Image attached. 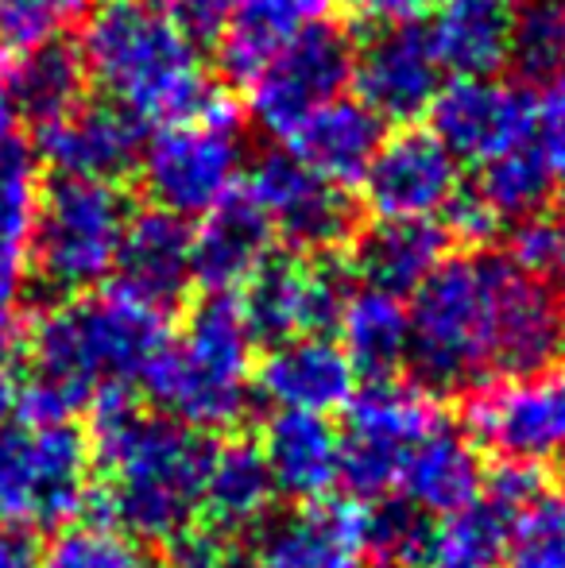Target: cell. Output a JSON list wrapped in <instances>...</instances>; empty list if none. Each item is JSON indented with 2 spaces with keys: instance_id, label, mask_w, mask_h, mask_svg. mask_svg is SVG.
<instances>
[{
  "instance_id": "6da1fadb",
  "label": "cell",
  "mask_w": 565,
  "mask_h": 568,
  "mask_svg": "<svg viewBox=\"0 0 565 568\" xmlns=\"http://www.w3.org/2000/svg\"><path fill=\"white\" fill-rule=\"evenodd\" d=\"M407 364L430 395L519 379L565 356V310L554 286L507 255L442 260L415 291Z\"/></svg>"
},
{
  "instance_id": "7a4b0ae2",
  "label": "cell",
  "mask_w": 565,
  "mask_h": 568,
  "mask_svg": "<svg viewBox=\"0 0 565 568\" xmlns=\"http://www.w3.org/2000/svg\"><path fill=\"white\" fill-rule=\"evenodd\" d=\"M171 341L167 310L113 291L51 306L31 325V379L16 390L28 426L70 422L101 390H129Z\"/></svg>"
},
{
  "instance_id": "3957f363",
  "label": "cell",
  "mask_w": 565,
  "mask_h": 568,
  "mask_svg": "<svg viewBox=\"0 0 565 568\" xmlns=\"http://www.w3.org/2000/svg\"><path fill=\"white\" fill-rule=\"evenodd\" d=\"M90 410V449L101 468L98 507L117 530L137 541H167L194 523L213 442L163 414H143L129 390H101Z\"/></svg>"
},
{
  "instance_id": "277c9868",
  "label": "cell",
  "mask_w": 565,
  "mask_h": 568,
  "mask_svg": "<svg viewBox=\"0 0 565 568\" xmlns=\"http://www.w3.org/2000/svg\"><path fill=\"white\" fill-rule=\"evenodd\" d=\"M78 54L85 74L132 120L179 124L198 113L205 93L198 36L151 8L148 0H101L90 8Z\"/></svg>"
},
{
  "instance_id": "5b68a950",
  "label": "cell",
  "mask_w": 565,
  "mask_h": 568,
  "mask_svg": "<svg viewBox=\"0 0 565 568\" xmlns=\"http://www.w3.org/2000/svg\"><path fill=\"white\" fill-rule=\"evenodd\" d=\"M252 329L241 302L210 294L143 375L163 418L194 434H225L252 406Z\"/></svg>"
},
{
  "instance_id": "8992f818",
  "label": "cell",
  "mask_w": 565,
  "mask_h": 568,
  "mask_svg": "<svg viewBox=\"0 0 565 568\" xmlns=\"http://www.w3.org/2000/svg\"><path fill=\"white\" fill-rule=\"evenodd\" d=\"M129 197L117 182L54 179L39 197L31 267L59 294H85L117 271L129 229Z\"/></svg>"
},
{
  "instance_id": "52a82bcc",
  "label": "cell",
  "mask_w": 565,
  "mask_h": 568,
  "mask_svg": "<svg viewBox=\"0 0 565 568\" xmlns=\"http://www.w3.org/2000/svg\"><path fill=\"white\" fill-rule=\"evenodd\" d=\"M90 437L70 422L0 429V530H54L90 507Z\"/></svg>"
},
{
  "instance_id": "ba28073f",
  "label": "cell",
  "mask_w": 565,
  "mask_h": 568,
  "mask_svg": "<svg viewBox=\"0 0 565 568\" xmlns=\"http://www.w3.org/2000/svg\"><path fill=\"white\" fill-rule=\"evenodd\" d=\"M241 174V128L179 120L159 128L140 151V179L151 205L182 221L205 217L236 197Z\"/></svg>"
},
{
  "instance_id": "9c48e42d",
  "label": "cell",
  "mask_w": 565,
  "mask_h": 568,
  "mask_svg": "<svg viewBox=\"0 0 565 568\" xmlns=\"http://www.w3.org/2000/svg\"><path fill=\"white\" fill-rule=\"evenodd\" d=\"M442 418L434 395L400 379H376L349 398L341 434V479L356 499H387L400 487L403 460Z\"/></svg>"
},
{
  "instance_id": "30bf717a",
  "label": "cell",
  "mask_w": 565,
  "mask_h": 568,
  "mask_svg": "<svg viewBox=\"0 0 565 568\" xmlns=\"http://www.w3.org/2000/svg\"><path fill=\"white\" fill-rule=\"evenodd\" d=\"M353 39L333 23H317L286 39L244 85L252 120L286 140L310 113L345 93V85L353 82Z\"/></svg>"
},
{
  "instance_id": "8fae6325",
  "label": "cell",
  "mask_w": 565,
  "mask_h": 568,
  "mask_svg": "<svg viewBox=\"0 0 565 568\" xmlns=\"http://www.w3.org/2000/svg\"><path fill=\"white\" fill-rule=\"evenodd\" d=\"M468 429L500 460H565V356L519 379L488 383L468 403Z\"/></svg>"
},
{
  "instance_id": "7c38bea8",
  "label": "cell",
  "mask_w": 565,
  "mask_h": 568,
  "mask_svg": "<svg viewBox=\"0 0 565 568\" xmlns=\"http://www.w3.org/2000/svg\"><path fill=\"white\" fill-rule=\"evenodd\" d=\"M244 197L294 252L322 255L353 236V205L345 190L302 166L291 151H268L244 179Z\"/></svg>"
},
{
  "instance_id": "4fadbf2b",
  "label": "cell",
  "mask_w": 565,
  "mask_h": 568,
  "mask_svg": "<svg viewBox=\"0 0 565 568\" xmlns=\"http://www.w3.org/2000/svg\"><path fill=\"white\" fill-rule=\"evenodd\" d=\"M457 159L430 128L384 135L361 179L364 205L376 221H430L461 190Z\"/></svg>"
},
{
  "instance_id": "5bb4252c",
  "label": "cell",
  "mask_w": 565,
  "mask_h": 568,
  "mask_svg": "<svg viewBox=\"0 0 565 568\" xmlns=\"http://www.w3.org/2000/svg\"><path fill=\"white\" fill-rule=\"evenodd\" d=\"M430 132L457 163L484 166L531 143L535 101L500 78H453L430 105Z\"/></svg>"
},
{
  "instance_id": "9a60e30c",
  "label": "cell",
  "mask_w": 565,
  "mask_h": 568,
  "mask_svg": "<svg viewBox=\"0 0 565 568\" xmlns=\"http://www.w3.org/2000/svg\"><path fill=\"white\" fill-rule=\"evenodd\" d=\"M364 557L369 507L356 499H314L252 530L249 568H361Z\"/></svg>"
},
{
  "instance_id": "2e32d148",
  "label": "cell",
  "mask_w": 565,
  "mask_h": 568,
  "mask_svg": "<svg viewBox=\"0 0 565 568\" xmlns=\"http://www.w3.org/2000/svg\"><path fill=\"white\" fill-rule=\"evenodd\" d=\"M442 62L430 47L426 28L411 23H384L353 59V82L361 101L380 120L426 116L434 98L442 93Z\"/></svg>"
},
{
  "instance_id": "e0dca14e",
  "label": "cell",
  "mask_w": 565,
  "mask_h": 568,
  "mask_svg": "<svg viewBox=\"0 0 565 568\" xmlns=\"http://www.w3.org/2000/svg\"><path fill=\"white\" fill-rule=\"evenodd\" d=\"M244 317L252 337L291 341L337 325L345 302V278L337 267L317 260H272L249 286H244Z\"/></svg>"
},
{
  "instance_id": "ac0fdd59",
  "label": "cell",
  "mask_w": 565,
  "mask_h": 568,
  "mask_svg": "<svg viewBox=\"0 0 565 568\" xmlns=\"http://www.w3.org/2000/svg\"><path fill=\"white\" fill-rule=\"evenodd\" d=\"M256 387L275 410L294 414H333L356 395V367L349 364L337 341L291 337L280 341L256 367Z\"/></svg>"
},
{
  "instance_id": "d6986e66",
  "label": "cell",
  "mask_w": 565,
  "mask_h": 568,
  "mask_svg": "<svg viewBox=\"0 0 565 568\" xmlns=\"http://www.w3.org/2000/svg\"><path fill=\"white\" fill-rule=\"evenodd\" d=\"M140 120L117 105H78L74 113L39 124V155L62 179L117 182V174L140 163Z\"/></svg>"
},
{
  "instance_id": "ffe728a7",
  "label": "cell",
  "mask_w": 565,
  "mask_h": 568,
  "mask_svg": "<svg viewBox=\"0 0 565 568\" xmlns=\"http://www.w3.org/2000/svg\"><path fill=\"white\" fill-rule=\"evenodd\" d=\"M275 232L264 213L249 197H229L213 213H205L202 225L190 240V271L194 283L210 294L244 291L260 271L272 263Z\"/></svg>"
},
{
  "instance_id": "44dd1931",
  "label": "cell",
  "mask_w": 565,
  "mask_h": 568,
  "mask_svg": "<svg viewBox=\"0 0 565 568\" xmlns=\"http://www.w3.org/2000/svg\"><path fill=\"white\" fill-rule=\"evenodd\" d=\"M260 456L275 495L294 503L325 499L341 479V434L322 414L275 410L260 437Z\"/></svg>"
},
{
  "instance_id": "7402d4cb",
  "label": "cell",
  "mask_w": 565,
  "mask_h": 568,
  "mask_svg": "<svg viewBox=\"0 0 565 568\" xmlns=\"http://www.w3.org/2000/svg\"><path fill=\"white\" fill-rule=\"evenodd\" d=\"M190 240L194 232L186 221L151 205L137 213L124 229L121 255H117V286L159 310H171L194 283L190 271Z\"/></svg>"
},
{
  "instance_id": "603a6c76",
  "label": "cell",
  "mask_w": 565,
  "mask_h": 568,
  "mask_svg": "<svg viewBox=\"0 0 565 568\" xmlns=\"http://www.w3.org/2000/svg\"><path fill=\"white\" fill-rule=\"evenodd\" d=\"M484 464L476 453L473 437L461 434L457 426H450L445 418H437L430 426V434L411 449L400 471V491L411 507H418L423 515H457L468 503L481 499L484 491Z\"/></svg>"
},
{
  "instance_id": "cb8c5ba5",
  "label": "cell",
  "mask_w": 565,
  "mask_h": 568,
  "mask_svg": "<svg viewBox=\"0 0 565 568\" xmlns=\"http://www.w3.org/2000/svg\"><path fill=\"white\" fill-rule=\"evenodd\" d=\"M291 155L333 186H353L364 179L372 155L384 143V120L372 113L361 98H337L310 113L286 135Z\"/></svg>"
},
{
  "instance_id": "d4e9b609",
  "label": "cell",
  "mask_w": 565,
  "mask_h": 568,
  "mask_svg": "<svg viewBox=\"0 0 565 568\" xmlns=\"http://www.w3.org/2000/svg\"><path fill=\"white\" fill-rule=\"evenodd\" d=\"M337 0H229L221 67L233 82L249 85L275 47L330 20Z\"/></svg>"
},
{
  "instance_id": "484cf974",
  "label": "cell",
  "mask_w": 565,
  "mask_h": 568,
  "mask_svg": "<svg viewBox=\"0 0 565 568\" xmlns=\"http://www.w3.org/2000/svg\"><path fill=\"white\" fill-rule=\"evenodd\" d=\"M442 70L457 78H496L512 54V16L504 0H445L426 28Z\"/></svg>"
},
{
  "instance_id": "4316f807",
  "label": "cell",
  "mask_w": 565,
  "mask_h": 568,
  "mask_svg": "<svg viewBox=\"0 0 565 568\" xmlns=\"http://www.w3.org/2000/svg\"><path fill=\"white\" fill-rule=\"evenodd\" d=\"M272 499L275 487L264 456H260V445L244 442V437L213 445L202 484V510L213 530L229 534V538L256 530L260 523H268Z\"/></svg>"
},
{
  "instance_id": "83f0119b",
  "label": "cell",
  "mask_w": 565,
  "mask_h": 568,
  "mask_svg": "<svg viewBox=\"0 0 565 568\" xmlns=\"http://www.w3.org/2000/svg\"><path fill=\"white\" fill-rule=\"evenodd\" d=\"M337 329V344L345 348L349 364L356 367V375H369V383L392 379L407 364L411 314L400 294L376 291V286H361V291L345 294Z\"/></svg>"
},
{
  "instance_id": "f1b7e54d",
  "label": "cell",
  "mask_w": 565,
  "mask_h": 568,
  "mask_svg": "<svg viewBox=\"0 0 565 568\" xmlns=\"http://www.w3.org/2000/svg\"><path fill=\"white\" fill-rule=\"evenodd\" d=\"M39 166L36 151L20 140L0 143V314H12L23 278L31 271V236L39 217Z\"/></svg>"
},
{
  "instance_id": "f546056e",
  "label": "cell",
  "mask_w": 565,
  "mask_h": 568,
  "mask_svg": "<svg viewBox=\"0 0 565 568\" xmlns=\"http://www.w3.org/2000/svg\"><path fill=\"white\" fill-rule=\"evenodd\" d=\"M445 229L434 221H376L353 252V267L364 286L387 294H415L445 260Z\"/></svg>"
},
{
  "instance_id": "4dcf8cb0",
  "label": "cell",
  "mask_w": 565,
  "mask_h": 568,
  "mask_svg": "<svg viewBox=\"0 0 565 568\" xmlns=\"http://www.w3.org/2000/svg\"><path fill=\"white\" fill-rule=\"evenodd\" d=\"M12 59L16 62L4 78L20 116L36 120V124H51V120L74 113L82 105L90 74H85V62L78 54V47L47 43L36 47V51L12 54Z\"/></svg>"
},
{
  "instance_id": "1f68e13d",
  "label": "cell",
  "mask_w": 565,
  "mask_h": 568,
  "mask_svg": "<svg viewBox=\"0 0 565 568\" xmlns=\"http://www.w3.org/2000/svg\"><path fill=\"white\" fill-rule=\"evenodd\" d=\"M481 179H476V194L496 210L500 221H523L543 213L546 197H551L554 182L546 174L543 159L531 143L507 151V155L492 159V163L476 166Z\"/></svg>"
},
{
  "instance_id": "d6a6232c",
  "label": "cell",
  "mask_w": 565,
  "mask_h": 568,
  "mask_svg": "<svg viewBox=\"0 0 565 568\" xmlns=\"http://www.w3.org/2000/svg\"><path fill=\"white\" fill-rule=\"evenodd\" d=\"M527 82H565V0H527L512 20V54Z\"/></svg>"
},
{
  "instance_id": "836d02e7",
  "label": "cell",
  "mask_w": 565,
  "mask_h": 568,
  "mask_svg": "<svg viewBox=\"0 0 565 568\" xmlns=\"http://www.w3.org/2000/svg\"><path fill=\"white\" fill-rule=\"evenodd\" d=\"M43 568H155L132 534L101 523H70L43 549Z\"/></svg>"
},
{
  "instance_id": "e575fe53",
  "label": "cell",
  "mask_w": 565,
  "mask_h": 568,
  "mask_svg": "<svg viewBox=\"0 0 565 568\" xmlns=\"http://www.w3.org/2000/svg\"><path fill=\"white\" fill-rule=\"evenodd\" d=\"M504 561L507 568H565V491L546 487L515 515Z\"/></svg>"
},
{
  "instance_id": "d590c367",
  "label": "cell",
  "mask_w": 565,
  "mask_h": 568,
  "mask_svg": "<svg viewBox=\"0 0 565 568\" xmlns=\"http://www.w3.org/2000/svg\"><path fill=\"white\" fill-rule=\"evenodd\" d=\"M434 546L430 515L407 499H384L369 507V554L380 568H418Z\"/></svg>"
},
{
  "instance_id": "8d00e7d4",
  "label": "cell",
  "mask_w": 565,
  "mask_h": 568,
  "mask_svg": "<svg viewBox=\"0 0 565 568\" xmlns=\"http://www.w3.org/2000/svg\"><path fill=\"white\" fill-rule=\"evenodd\" d=\"M90 0H0V51L23 54L59 43V36L85 16Z\"/></svg>"
},
{
  "instance_id": "74e56055",
  "label": "cell",
  "mask_w": 565,
  "mask_h": 568,
  "mask_svg": "<svg viewBox=\"0 0 565 568\" xmlns=\"http://www.w3.org/2000/svg\"><path fill=\"white\" fill-rule=\"evenodd\" d=\"M507 260L527 275L543 278L546 286H565V221L562 217H523L507 236Z\"/></svg>"
},
{
  "instance_id": "f35d334b",
  "label": "cell",
  "mask_w": 565,
  "mask_h": 568,
  "mask_svg": "<svg viewBox=\"0 0 565 568\" xmlns=\"http://www.w3.org/2000/svg\"><path fill=\"white\" fill-rule=\"evenodd\" d=\"M531 148L538 151L554 186H565V82L546 85V93L535 101Z\"/></svg>"
},
{
  "instance_id": "ab89813d",
  "label": "cell",
  "mask_w": 565,
  "mask_h": 568,
  "mask_svg": "<svg viewBox=\"0 0 565 568\" xmlns=\"http://www.w3.org/2000/svg\"><path fill=\"white\" fill-rule=\"evenodd\" d=\"M167 568H233L229 534L213 530L210 523H190L163 541Z\"/></svg>"
},
{
  "instance_id": "60d3db41",
  "label": "cell",
  "mask_w": 565,
  "mask_h": 568,
  "mask_svg": "<svg viewBox=\"0 0 565 568\" xmlns=\"http://www.w3.org/2000/svg\"><path fill=\"white\" fill-rule=\"evenodd\" d=\"M442 213H445V225H450L445 229V236L461 240V244H473V247L492 244L500 225H504V221L496 217V210H492L476 190H457L453 202L445 205Z\"/></svg>"
},
{
  "instance_id": "b9f144b4",
  "label": "cell",
  "mask_w": 565,
  "mask_h": 568,
  "mask_svg": "<svg viewBox=\"0 0 565 568\" xmlns=\"http://www.w3.org/2000/svg\"><path fill=\"white\" fill-rule=\"evenodd\" d=\"M148 4L182 23L190 36H213L229 20V0H148Z\"/></svg>"
},
{
  "instance_id": "7bdbcfd3",
  "label": "cell",
  "mask_w": 565,
  "mask_h": 568,
  "mask_svg": "<svg viewBox=\"0 0 565 568\" xmlns=\"http://www.w3.org/2000/svg\"><path fill=\"white\" fill-rule=\"evenodd\" d=\"M349 4L376 23H411L415 16H423L434 0H349Z\"/></svg>"
},
{
  "instance_id": "ee69618b",
  "label": "cell",
  "mask_w": 565,
  "mask_h": 568,
  "mask_svg": "<svg viewBox=\"0 0 565 568\" xmlns=\"http://www.w3.org/2000/svg\"><path fill=\"white\" fill-rule=\"evenodd\" d=\"M0 568H43V554L28 530H0Z\"/></svg>"
},
{
  "instance_id": "f6af8a7d",
  "label": "cell",
  "mask_w": 565,
  "mask_h": 568,
  "mask_svg": "<svg viewBox=\"0 0 565 568\" xmlns=\"http://www.w3.org/2000/svg\"><path fill=\"white\" fill-rule=\"evenodd\" d=\"M418 568H500L492 561H481V557H468V554H457V549L450 546H430V554L423 557V565Z\"/></svg>"
},
{
  "instance_id": "bcb514c9",
  "label": "cell",
  "mask_w": 565,
  "mask_h": 568,
  "mask_svg": "<svg viewBox=\"0 0 565 568\" xmlns=\"http://www.w3.org/2000/svg\"><path fill=\"white\" fill-rule=\"evenodd\" d=\"M16 120H20V109H16V98H12V90H8V78L0 74V143L12 140Z\"/></svg>"
},
{
  "instance_id": "7dc6e473",
  "label": "cell",
  "mask_w": 565,
  "mask_h": 568,
  "mask_svg": "<svg viewBox=\"0 0 565 568\" xmlns=\"http://www.w3.org/2000/svg\"><path fill=\"white\" fill-rule=\"evenodd\" d=\"M16 375H12V364H0V429H4L8 414L16 410Z\"/></svg>"
},
{
  "instance_id": "c3c4849f",
  "label": "cell",
  "mask_w": 565,
  "mask_h": 568,
  "mask_svg": "<svg viewBox=\"0 0 565 568\" xmlns=\"http://www.w3.org/2000/svg\"><path fill=\"white\" fill-rule=\"evenodd\" d=\"M16 356V329H12V314H0V364H12Z\"/></svg>"
},
{
  "instance_id": "681fc988",
  "label": "cell",
  "mask_w": 565,
  "mask_h": 568,
  "mask_svg": "<svg viewBox=\"0 0 565 568\" xmlns=\"http://www.w3.org/2000/svg\"><path fill=\"white\" fill-rule=\"evenodd\" d=\"M558 298H562V310H565V286H562V291H558Z\"/></svg>"
},
{
  "instance_id": "f907efd6",
  "label": "cell",
  "mask_w": 565,
  "mask_h": 568,
  "mask_svg": "<svg viewBox=\"0 0 565 568\" xmlns=\"http://www.w3.org/2000/svg\"><path fill=\"white\" fill-rule=\"evenodd\" d=\"M562 221H565V213H562Z\"/></svg>"
},
{
  "instance_id": "816d5d0a",
  "label": "cell",
  "mask_w": 565,
  "mask_h": 568,
  "mask_svg": "<svg viewBox=\"0 0 565 568\" xmlns=\"http://www.w3.org/2000/svg\"><path fill=\"white\" fill-rule=\"evenodd\" d=\"M523 4H527V0H523Z\"/></svg>"
},
{
  "instance_id": "f5cc1de1",
  "label": "cell",
  "mask_w": 565,
  "mask_h": 568,
  "mask_svg": "<svg viewBox=\"0 0 565 568\" xmlns=\"http://www.w3.org/2000/svg\"><path fill=\"white\" fill-rule=\"evenodd\" d=\"M376 568H380V565H376Z\"/></svg>"
}]
</instances>
